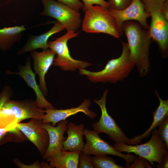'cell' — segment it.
Instances as JSON below:
<instances>
[{"mask_svg":"<svg viewBox=\"0 0 168 168\" xmlns=\"http://www.w3.org/2000/svg\"><path fill=\"white\" fill-rule=\"evenodd\" d=\"M122 29L127 39L130 58L138 69L139 77H144L150 68L149 53L152 40L148 30L134 21L124 22Z\"/></svg>","mask_w":168,"mask_h":168,"instance_id":"cell-1","label":"cell"},{"mask_svg":"<svg viewBox=\"0 0 168 168\" xmlns=\"http://www.w3.org/2000/svg\"><path fill=\"white\" fill-rule=\"evenodd\" d=\"M121 42L122 51L120 56L109 60L103 69L93 72L86 69H80L79 74L86 76L89 81L94 83L115 84L127 78L135 66L130 58L127 43Z\"/></svg>","mask_w":168,"mask_h":168,"instance_id":"cell-2","label":"cell"},{"mask_svg":"<svg viewBox=\"0 0 168 168\" xmlns=\"http://www.w3.org/2000/svg\"><path fill=\"white\" fill-rule=\"evenodd\" d=\"M85 12L82 22L83 31L89 33H104L119 39L120 36L115 21L109 8L100 5L82 8Z\"/></svg>","mask_w":168,"mask_h":168,"instance_id":"cell-3","label":"cell"},{"mask_svg":"<svg viewBox=\"0 0 168 168\" xmlns=\"http://www.w3.org/2000/svg\"><path fill=\"white\" fill-rule=\"evenodd\" d=\"M151 137L147 142L133 146L123 142H114L113 147L118 151L133 153L147 160L154 167V162L157 163L158 167L164 156L168 153V149L158 134L156 128L152 132Z\"/></svg>","mask_w":168,"mask_h":168,"instance_id":"cell-4","label":"cell"},{"mask_svg":"<svg viewBox=\"0 0 168 168\" xmlns=\"http://www.w3.org/2000/svg\"><path fill=\"white\" fill-rule=\"evenodd\" d=\"M79 34V32L67 31L65 35L55 40L48 42V48L57 55L54 59L53 66L59 67L63 71L73 72L80 69H86L92 65L87 62L75 59L70 54L68 42Z\"/></svg>","mask_w":168,"mask_h":168,"instance_id":"cell-5","label":"cell"},{"mask_svg":"<svg viewBox=\"0 0 168 168\" xmlns=\"http://www.w3.org/2000/svg\"><path fill=\"white\" fill-rule=\"evenodd\" d=\"M44 10L40 13L56 19L67 31L76 32L80 27L82 21L79 11L54 0H41Z\"/></svg>","mask_w":168,"mask_h":168,"instance_id":"cell-6","label":"cell"},{"mask_svg":"<svg viewBox=\"0 0 168 168\" xmlns=\"http://www.w3.org/2000/svg\"><path fill=\"white\" fill-rule=\"evenodd\" d=\"M108 91V89H106L100 100H94V102L98 105L100 108L101 115L99 120L92 124V128L99 133H104L108 134L114 142L126 144L129 138L107 112L106 104V96Z\"/></svg>","mask_w":168,"mask_h":168,"instance_id":"cell-7","label":"cell"},{"mask_svg":"<svg viewBox=\"0 0 168 168\" xmlns=\"http://www.w3.org/2000/svg\"><path fill=\"white\" fill-rule=\"evenodd\" d=\"M84 133L86 141L82 152L85 154L95 156H115L124 160L126 162V165L132 163L135 157V156L130 153L124 154L118 151L113 146L101 139L99 136V133L94 130L84 129Z\"/></svg>","mask_w":168,"mask_h":168,"instance_id":"cell-8","label":"cell"},{"mask_svg":"<svg viewBox=\"0 0 168 168\" xmlns=\"http://www.w3.org/2000/svg\"><path fill=\"white\" fill-rule=\"evenodd\" d=\"M109 9L115 21L120 37L123 33L122 24L125 21H137L144 28L148 30L149 26L147 19L150 16V14L146 12L144 6L141 0H133L128 7L122 10Z\"/></svg>","mask_w":168,"mask_h":168,"instance_id":"cell-9","label":"cell"},{"mask_svg":"<svg viewBox=\"0 0 168 168\" xmlns=\"http://www.w3.org/2000/svg\"><path fill=\"white\" fill-rule=\"evenodd\" d=\"M42 119L33 118L27 123H18L17 127L26 138L37 148L43 156L49 145L47 131L42 126Z\"/></svg>","mask_w":168,"mask_h":168,"instance_id":"cell-10","label":"cell"},{"mask_svg":"<svg viewBox=\"0 0 168 168\" xmlns=\"http://www.w3.org/2000/svg\"><path fill=\"white\" fill-rule=\"evenodd\" d=\"M150 14L151 21L148 30L151 39L157 44L162 57L166 58L168 52V21L160 11Z\"/></svg>","mask_w":168,"mask_h":168,"instance_id":"cell-11","label":"cell"},{"mask_svg":"<svg viewBox=\"0 0 168 168\" xmlns=\"http://www.w3.org/2000/svg\"><path fill=\"white\" fill-rule=\"evenodd\" d=\"M91 104L90 100L86 99L77 107L66 109H46L42 119V122L43 123H50L52 126H54L59 122L65 120L68 117L79 112H82L91 119H94L97 115L95 112L89 109Z\"/></svg>","mask_w":168,"mask_h":168,"instance_id":"cell-12","label":"cell"},{"mask_svg":"<svg viewBox=\"0 0 168 168\" xmlns=\"http://www.w3.org/2000/svg\"><path fill=\"white\" fill-rule=\"evenodd\" d=\"M8 108L14 116L18 123L31 118L42 119L45 110L39 107L35 100L31 99L7 100L3 105Z\"/></svg>","mask_w":168,"mask_h":168,"instance_id":"cell-13","label":"cell"},{"mask_svg":"<svg viewBox=\"0 0 168 168\" xmlns=\"http://www.w3.org/2000/svg\"><path fill=\"white\" fill-rule=\"evenodd\" d=\"M55 55V53L49 48L40 52L34 50L30 52L33 60L34 69L39 76V86L45 96L48 94L45 75L53 64Z\"/></svg>","mask_w":168,"mask_h":168,"instance_id":"cell-14","label":"cell"},{"mask_svg":"<svg viewBox=\"0 0 168 168\" xmlns=\"http://www.w3.org/2000/svg\"><path fill=\"white\" fill-rule=\"evenodd\" d=\"M10 72V74L20 75L28 85L33 90L36 97L35 103L39 107L43 110L44 109H55L45 99L40 86L37 84L35 79V74L33 72L31 68L30 57L27 58L24 65L18 66L17 72Z\"/></svg>","mask_w":168,"mask_h":168,"instance_id":"cell-15","label":"cell"},{"mask_svg":"<svg viewBox=\"0 0 168 168\" xmlns=\"http://www.w3.org/2000/svg\"><path fill=\"white\" fill-rule=\"evenodd\" d=\"M68 121L66 119L61 121L56 127L52 126L50 123H43L42 126L47 131L49 138L48 149L42 156L44 159L46 160L49 156L55 155L62 150L63 142L66 139L64 134L67 131Z\"/></svg>","mask_w":168,"mask_h":168,"instance_id":"cell-16","label":"cell"},{"mask_svg":"<svg viewBox=\"0 0 168 168\" xmlns=\"http://www.w3.org/2000/svg\"><path fill=\"white\" fill-rule=\"evenodd\" d=\"M65 29L62 25L57 21L55 22L54 26L46 32L38 35L30 36L24 46L17 52V54L20 55L38 49H41L43 50L48 49V40L49 38Z\"/></svg>","mask_w":168,"mask_h":168,"instance_id":"cell-17","label":"cell"},{"mask_svg":"<svg viewBox=\"0 0 168 168\" xmlns=\"http://www.w3.org/2000/svg\"><path fill=\"white\" fill-rule=\"evenodd\" d=\"M155 91L159 100V104L156 111L152 113L153 119L151 125L142 134L129 138L127 144L136 145L141 143L142 139L148 138L152 131L158 127L168 116V100H163L160 97L157 90H155Z\"/></svg>","mask_w":168,"mask_h":168,"instance_id":"cell-18","label":"cell"},{"mask_svg":"<svg viewBox=\"0 0 168 168\" xmlns=\"http://www.w3.org/2000/svg\"><path fill=\"white\" fill-rule=\"evenodd\" d=\"M68 137L63 142L62 150L65 151H82L84 143L83 141L84 125L82 123L76 125L69 122L67 125Z\"/></svg>","mask_w":168,"mask_h":168,"instance_id":"cell-19","label":"cell"},{"mask_svg":"<svg viewBox=\"0 0 168 168\" xmlns=\"http://www.w3.org/2000/svg\"><path fill=\"white\" fill-rule=\"evenodd\" d=\"M81 152L62 150L59 153L49 156L46 160L49 162V165L51 168H77Z\"/></svg>","mask_w":168,"mask_h":168,"instance_id":"cell-20","label":"cell"},{"mask_svg":"<svg viewBox=\"0 0 168 168\" xmlns=\"http://www.w3.org/2000/svg\"><path fill=\"white\" fill-rule=\"evenodd\" d=\"M26 30L24 25L0 29V49L4 51L11 49L20 40Z\"/></svg>","mask_w":168,"mask_h":168,"instance_id":"cell-21","label":"cell"},{"mask_svg":"<svg viewBox=\"0 0 168 168\" xmlns=\"http://www.w3.org/2000/svg\"><path fill=\"white\" fill-rule=\"evenodd\" d=\"M91 163L96 168H124L125 167L117 164L114 159L106 155L91 157Z\"/></svg>","mask_w":168,"mask_h":168,"instance_id":"cell-22","label":"cell"},{"mask_svg":"<svg viewBox=\"0 0 168 168\" xmlns=\"http://www.w3.org/2000/svg\"><path fill=\"white\" fill-rule=\"evenodd\" d=\"M166 0H141L144 4L146 12L149 14L160 11Z\"/></svg>","mask_w":168,"mask_h":168,"instance_id":"cell-23","label":"cell"},{"mask_svg":"<svg viewBox=\"0 0 168 168\" xmlns=\"http://www.w3.org/2000/svg\"><path fill=\"white\" fill-rule=\"evenodd\" d=\"M158 135L168 149V116H167L158 126Z\"/></svg>","mask_w":168,"mask_h":168,"instance_id":"cell-24","label":"cell"},{"mask_svg":"<svg viewBox=\"0 0 168 168\" xmlns=\"http://www.w3.org/2000/svg\"><path fill=\"white\" fill-rule=\"evenodd\" d=\"M148 161L147 160L139 156L135 157L133 162L131 163V164L125 165V168H152Z\"/></svg>","mask_w":168,"mask_h":168,"instance_id":"cell-25","label":"cell"},{"mask_svg":"<svg viewBox=\"0 0 168 168\" xmlns=\"http://www.w3.org/2000/svg\"><path fill=\"white\" fill-rule=\"evenodd\" d=\"M133 0H109L108 1L109 8L121 10L128 7Z\"/></svg>","mask_w":168,"mask_h":168,"instance_id":"cell-26","label":"cell"},{"mask_svg":"<svg viewBox=\"0 0 168 168\" xmlns=\"http://www.w3.org/2000/svg\"><path fill=\"white\" fill-rule=\"evenodd\" d=\"M90 155L81 152L79 155L77 168H94L91 160Z\"/></svg>","mask_w":168,"mask_h":168,"instance_id":"cell-27","label":"cell"},{"mask_svg":"<svg viewBox=\"0 0 168 168\" xmlns=\"http://www.w3.org/2000/svg\"><path fill=\"white\" fill-rule=\"evenodd\" d=\"M13 162L18 167L20 168H51L50 166L47 163L44 162L40 163L37 161L30 165H26L22 163L17 159H14Z\"/></svg>","mask_w":168,"mask_h":168,"instance_id":"cell-28","label":"cell"},{"mask_svg":"<svg viewBox=\"0 0 168 168\" xmlns=\"http://www.w3.org/2000/svg\"><path fill=\"white\" fill-rule=\"evenodd\" d=\"M12 94V90L10 86H4L0 93V111L5 103L10 99Z\"/></svg>","mask_w":168,"mask_h":168,"instance_id":"cell-29","label":"cell"},{"mask_svg":"<svg viewBox=\"0 0 168 168\" xmlns=\"http://www.w3.org/2000/svg\"><path fill=\"white\" fill-rule=\"evenodd\" d=\"M77 11L83 7V4L80 0H56Z\"/></svg>","mask_w":168,"mask_h":168,"instance_id":"cell-30","label":"cell"},{"mask_svg":"<svg viewBox=\"0 0 168 168\" xmlns=\"http://www.w3.org/2000/svg\"><path fill=\"white\" fill-rule=\"evenodd\" d=\"M82 1L84 5L82 8L93 5L94 4L108 8H109V5L108 1L107 2L105 0H82Z\"/></svg>","mask_w":168,"mask_h":168,"instance_id":"cell-31","label":"cell"},{"mask_svg":"<svg viewBox=\"0 0 168 168\" xmlns=\"http://www.w3.org/2000/svg\"><path fill=\"white\" fill-rule=\"evenodd\" d=\"M160 11L165 19L168 21V0L162 5Z\"/></svg>","mask_w":168,"mask_h":168,"instance_id":"cell-32","label":"cell"},{"mask_svg":"<svg viewBox=\"0 0 168 168\" xmlns=\"http://www.w3.org/2000/svg\"><path fill=\"white\" fill-rule=\"evenodd\" d=\"M157 168H168V153L164 157L161 165Z\"/></svg>","mask_w":168,"mask_h":168,"instance_id":"cell-33","label":"cell"},{"mask_svg":"<svg viewBox=\"0 0 168 168\" xmlns=\"http://www.w3.org/2000/svg\"><path fill=\"white\" fill-rule=\"evenodd\" d=\"M108 0V1H109V0Z\"/></svg>","mask_w":168,"mask_h":168,"instance_id":"cell-34","label":"cell"}]
</instances>
